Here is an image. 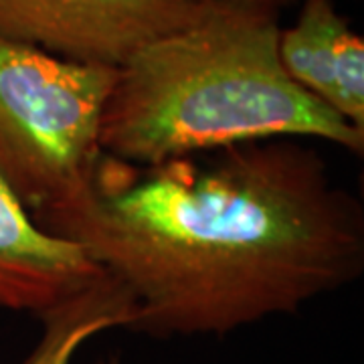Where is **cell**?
Listing matches in <instances>:
<instances>
[{
	"label": "cell",
	"instance_id": "cell-1",
	"mask_svg": "<svg viewBox=\"0 0 364 364\" xmlns=\"http://www.w3.org/2000/svg\"><path fill=\"white\" fill-rule=\"evenodd\" d=\"M130 301V330L229 334L296 314L364 272L363 200L310 140L272 138L140 166L102 154L65 198L31 213Z\"/></svg>",
	"mask_w": 364,
	"mask_h": 364
},
{
	"label": "cell",
	"instance_id": "cell-2",
	"mask_svg": "<svg viewBox=\"0 0 364 364\" xmlns=\"http://www.w3.org/2000/svg\"><path fill=\"white\" fill-rule=\"evenodd\" d=\"M279 31V14L207 0L191 23L117 67L102 152L156 166L237 144L299 138L363 156L364 130L284 71Z\"/></svg>",
	"mask_w": 364,
	"mask_h": 364
},
{
	"label": "cell",
	"instance_id": "cell-3",
	"mask_svg": "<svg viewBox=\"0 0 364 364\" xmlns=\"http://www.w3.org/2000/svg\"><path fill=\"white\" fill-rule=\"evenodd\" d=\"M116 71L0 37V178L28 213L90 178Z\"/></svg>",
	"mask_w": 364,
	"mask_h": 364
},
{
	"label": "cell",
	"instance_id": "cell-4",
	"mask_svg": "<svg viewBox=\"0 0 364 364\" xmlns=\"http://www.w3.org/2000/svg\"><path fill=\"white\" fill-rule=\"evenodd\" d=\"M207 0H0V37L81 63L119 67L191 23Z\"/></svg>",
	"mask_w": 364,
	"mask_h": 364
},
{
	"label": "cell",
	"instance_id": "cell-5",
	"mask_svg": "<svg viewBox=\"0 0 364 364\" xmlns=\"http://www.w3.org/2000/svg\"><path fill=\"white\" fill-rule=\"evenodd\" d=\"M104 275L79 245L41 229L0 178V310L43 316Z\"/></svg>",
	"mask_w": 364,
	"mask_h": 364
},
{
	"label": "cell",
	"instance_id": "cell-6",
	"mask_svg": "<svg viewBox=\"0 0 364 364\" xmlns=\"http://www.w3.org/2000/svg\"><path fill=\"white\" fill-rule=\"evenodd\" d=\"M299 14L279 31V63L301 90L364 130V41L334 0H299Z\"/></svg>",
	"mask_w": 364,
	"mask_h": 364
},
{
	"label": "cell",
	"instance_id": "cell-7",
	"mask_svg": "<svg viewBox=\"0 0 364 364\" xmlns=\"http://www.w3.org/2000/svg\"><path fill=\"white\" fill-rule=\"evenodd\" d=\"M45 334L25 364H71L79 346L93 334L114 326H130L126 294L105 273L100 282L41 316Z\"/></svg>",
	"mask_w": 364,
	"mask_h": 364
},
{
	"label": "cell",
	"instance_id": "cell-8",
	"mask_svg": "<svg viewBox=\"0 0 364 364\" xmlns=\"http://www.w3.org/2000/svg\"><path fill=\"white\" fill-rule=\"evenodd\" d=\"M225 2H235V4H243V6H253L259 11H267V13L279 14L286 6L299 2V0H225Z\"/></svg>",
	"mask_w": 364,
	"mask_h": 364
},
{
	"label": "cell",
	"instance_id": "cell-9",
	"mask_svg": "<svg viewBox=\"0 0 364 364\" xmlns=\"http://www.w3.org/2000/svg\"><path fill=\"white\" fill-rule=\"evenodd\" d=\"M97 364H122L119 363V358L117 356H109V358H105V360H102V363Z\"/></svg>",
	"mask_w": 364,
	"mask_h": 364
}]
</instances>
